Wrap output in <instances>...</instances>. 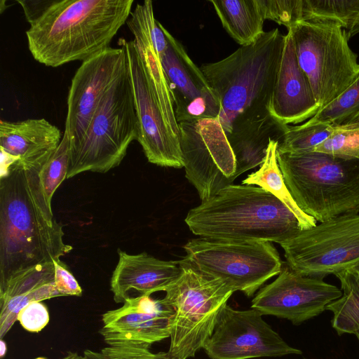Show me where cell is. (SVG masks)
Masks as SVG:
<instances>
[{"label":"cell","mask_w":359,"mask_h":359,"mask_svg":"<svg viewBox=\"0 0 359 359\" xmlns=\"http://www.w3.org/2000/svg\"><path fill=\"white\" fill-rule=\"evenodd\" d=\"M63 133L43 118L0 121L1 150L25 169H41L58 147Z\"/></svg>","instance_id":"ffe728a7"},{"label":"cell","mask_w":359,"mask_h":359,"mask_svg":"<svg viewBox=\"0 0 359 359\" xmlns=\"http://www.w3.org/2000/svg\"><path fill=\"white\" fill-rule=\"evenodd\" d=\"M287 125L277 120L269 111L236 121L227 136L236 160L235 177L261 165L270 140L282 141Z\"/></svg>","instance_id":"7402d4cb"},{"label":"cell","mask_w":359,"mask_h":359,"mask_svg":"<svg viewBox=\"0 0 359 359\" xmlns=\"http://www.w3.org/2000/svg\"><path fill=\"white\" fill-rule=\"evenodd\" d=\"M86 359H172L167 352L154 353L149 348L137 346H107L99 351L86 349Z\"/></svg>","instance_id":"d6a6232c"},{"label":"cell","mask_w":359,"mask_h":359,"mask_svg":"<svg viewBox=\"0 0 359 359\" xmlns=\"http://www.w3.org/2000/svg\"><path fill=\"white\" fill-rule=\"evenodd\" d=\"M182 259L199 272L222 280L233 292L251 297L283 269L279 253L271 242L219 240L189 241Z\"/></svg>","instance_id":"9c48e42d"},{"label":"cell","mask_w":359,"mask_h":359,"mask_svg":"<svg viewBox=\"0 0 359 359\" xmlns=\"http://www.w3.org/2000/svg\"><path fill=\"white\" fill-rule=\"evenodd\" d=\"M126 23L134 36L133 41L140 57L147 80L165 122L172 135L180 140L179 126L161 57L149 33L140 23L130 16Z\"/></svg>","instance_id":"603a6c76"},{"label":"cell","mask_w":359,"mask_h":359,"mask_svg":"<svg viewBox=\"0 0 359 359\" xmlns=\"http://www.w3.org/2000/svg\"><path fill=\"white\" fill-rule=\"evenodd\" d=\"M51 0L45 1H18L24 11L27 21L29 25L36 20L48 7Z\"/></svg>","instance_id":"d590c367"},{"label":"cell","mask_w":359,"mask_h":359,"mask_svg":"<svg viewBox=\"0 0 359 359\" xmlns=\"http://www.w3.org/2000/svg\"><path fill=\"white\" fill-rule=\"evenodd\" d=\"M336 130V127L326 123L312 125L305 123L296 126L287 125L277 151L300 154L313 151Z\"/></svg>","instance_id":"83f0119b"},{"label":"cell","mask_w":359,"mask_h":359,"mask_svg":"<svg viewBox=\"0 0 359 359\" xmlns=\"http://www.w3.org/2000/svg\"><path fill=\"white\" fill-rule=\"evenodd\" d=\"M313 151L359 160V127H336L333 134L316 147Z\"/></svg>","instance_id":"1f68e13d"},{"label":"cell","mask_w":359,"mask_h":359,"mask_svg":"<svg viewBox=\"0 0 359 359\" xmlns=\"http://www.w3.org/2000/svg\"><path fill=\"white\" fill-rule=\"evenodd\" d=\"M335 276L342 295L327 306L333 313L332 327L339 335L355 334L359 330V275L347 269Z\"/></svg>","instance_id":"484cf974"},{"label":"cell","mask_w":359,"mask_h":359,"mask_svg":"<svg viewBox=\"0 0 359 359\" xmlns=\"http://www.w3.org/2000/svg\"><path fill=\"white\" fill-rule=\"evenodd\" d=\"M168 46L161 61L172 98L177 123L217 118L221 104L217 93L182 43L164 27Z\"/></svg>","instance_id":"9a60e30c"},{"label":"cell","mask_w":359,"mask_h":359,"mask_svg":"<svg viewBox=\"0 0 359 359\" xmlns=\"http://www.w3.org/2000/svg\"><path fill=\"white\" fill-rule=\"evenodd\" d=\"M34 359H48V358H45V357H37ZM60 359H86V358H84L83 355H81L76 352L69 351L67 353V355L65 356H64L63 358H62Z\"/></svg>","instance_id":"74e56055"},{"label":"cell","mask_w":359,"mask_h":359,"mask_svg":"<svg viewBox=\"0 0 359 359\" xmlns=\"http://www.w3.org/2000/svg\"><path fill=\"white\" fill-rule=\"evenodd\" d=\"M289 29L298 63L321 109L355 79L359 71L357 55L349 47L345 30L335 21L311 19Z\"/></svg>","instance_id":"ba28073f"},{"label":"cell","mask_w":359,"mask_h":359,"mask_svg":"<svg viewBox=\"0 0 359 359\" xmlns=\"http://www.w3.org/2000/svg\"><path fill=\"white\" fill-rule=\"evenodd\" d=\"M349 270L353 271L354 273H357L358 275H359V264L350 269Z\"/></svg>","instance_id":"ab89813d"},{"label":"cell","mask_w":359,"mask_h":359,"mask_svg":"<svg viewBox=\"0 0 359 359\" xmlns=\"http://www.w3.org/2000/svg\"><path fill=\"white\" fill-rule=\"evenodd\" d=\"M320 109L298 63L292 33L288 29L269 111L280 122L288 125L311 118Z\"/></svg>","instance_id":"ac0fdd59"},{"label":"cell","mask_w":359,"mask_h":359,"mask_svg":"<svg viewBox=\"0 0 359 359\" xmlns=\"http://www.w3.org/2000/svg\"><path fill=\"white\" fill-rule=\"evenodd\" d=\"M354 334L357 337V338L359 340V330H358Z\"/></svg>","instance_id":"60d3db41"},{"label":"cell","mask_w":359,"mask_h":359,"mask_svg":"<svg viewBox=\"0 0 359 359\" xmlns=\"http://www.w3.org/2000/svg\"><path fill=\"white\" fill-rule=\"evenodd\" d=\"M133 0H51L25 34L35 60L57 67L109 48L131 13Z\"/></svg>","instance_id":"7a4b0ae2"},{"label":"cell","mask_w":359,"mask_h":359,"mask_svg":"<svg viewBox=\"0 0 359 359\" xmlns=\"http://www.w3.org/2000/svg\"><path fill=\"white\" fill-rule=\"evenodd\" d=\"M69 156V138L63 132L58 147L39 171L40 189L46 204L51 209L52 197L60 184L67 178Z\"/></svg>","instance_id":"f546056e"},{"label":"cell","mask_w":359,"mask_h":359,"mask_svg":"<svg viewBox=\"0 0 359 359\" xmlns=\"http://www.w3.org/2000/svg\"><path fill=\"white\" fill-rule=\"evenodd\" d=\"M0 356L1 358H3L5 356L7 351L6 344L3 340V339H1L0 340Z\"/></svg>","instance_id":"f35d334b"},{"label":"cell","mask_w":359,"mask_h":359,"mask_svg":"<svg viewBox=\"0 0 359 359\" xmlns=\"http://www.w3.org/2000/svg\"><path fill=\"white\" fill-rule=\"evenodd\" d=\"M55 266V285L60 294L62 296H81L82 289L79 283L67 270L61 261L53 260Z\"/></svg>","instance_id":"e575fe53"},{"label":"cell","mask_w":359,"mask_h":359,"mask_svg":"<svg viewBox=\"0 0 359 359\" xmlns=\"http://www.w3.org/2000/svg\"><path fill=\"white\" fill-rule=\"evenodd\" d=\"M185 175L205 201L235 180L236 160L217 118L178 123Z\"/></svg>","instance_id":"8fae6325"},{"label":"cell","mask_w":359,"mask_h":359,"mask_svg":"<svg viewBox=\"0 0 359 359\" xmlns=\"http://www.w3.org/2000/svg\"><path fill=\"white\" fill-rule=\"evenodd\" d=\"M179 263L181 272L161 299L174 311L167 353L172 359H188L203 348L234 292L222 280L199 272L183 260Z\"/></svg>","instance_id":"52a82bcc"},{"label":"cell","mask_w":359,"mask_h":359,"mask_svg":"<svg viewBox=\"0 0 359 359\" xmlns=\"http://www.w3.org/2000/svg\"><path fill=\"white\" fill-rule=\"evenodd\" d=\"M265 20L287 29L304 21L303 0H259Z\"/></svg>","instance_id":"4dcf8cb0"},{"label":"cell","mask_w":359,"mask_h":359,"mask_svg":"<svg viewBox=\"0 0 359 359\" xmlns=\"http://www.w3.org/2000/svg\"><path fill=\"white\" fill-rule=\"evenodd\" d=\"M119 44L83 61L72 79L64 131L70 149L81 140L102 98L128 65L126 49Z\"/></svg>","instance_id":"4fadbf2b"},{"label":"cell","mask_w":359,"mask_h":359,"mask_svg":"<svg viewBox=\"0 0 359 359\" xmlns=\"http://www.w3.org/2000/svg\"><path fill=\"white\" fill-rule=\"evenodd\" d=\"M359 112V71L352 83L331 103L324 107L305 123H326L341 126Z\"/></svg>","instance_id":"f1b7e54d"},{"label":"cell","mask_w":359,"mask_h":359,"mask_svg":"<svg viewBox=\"0 0 359 359\" xmlns=\"http://www.w3.org/2000/svg\"><path fill=\"white\" fill-rule=\"evenodd\" d=\"M304 21L330 20L338 22L349 39L359 33V0H303Z\"/></svg>","instance_id":"4316f807"},{"label":"cell","mask_w":359,"mask_h":359,"mask_svg":"<svg viewBox=\"0 0 359 359\" xmlns=\"http://www.w3.org/2000/svg\"><path fill=\"white\" fill-rule=\"evenodd\" d=\"M203 350L210 359H250L302 354L287 344L251 309L236 310L226 304L221 309L214 330Z\"/></svg>","instance_id":"7c38bea8"},{"label":"cell","mask_w":359,"mask_h":359,"mask_svg":"<svg viewBox=\"0 0 359 359\" xmlns=\"http://www.w3.org/2000/svg\"><path fill=\"white\" fill-rule=\"evenodd\" d=\"M287 265L323 278L359 264V212L339 216L281 243Z\"/></svg>","instance_id":"30bf717a"},{"label":"cell","mask_w":359,"mask_h":359,"mask_svg":"<svg viewBox=\"0 0 359 359\" xmlns=\"http://www.w3.org/2000/svg\"><path fill=\"white\" fill-rule=\"evenodd\" d=\"M126 49L138 119L137 141L149 162L181 168L184 161L180 142L169 130L147 80L133 41L121 39Z\"/></svg>","instance_id":"2e32d148"},{"label":"cell","mask_w":359,"mask_h":359,"mask_svg":"<svg viewBox=\"0 0 359 359\" xmlns=\"http://www.w3.org/2000/svg\"><path fill=\"white\" fill-rule=\"evenodd\" d=\"M60 297L55 285L53 262L37 264L17 273L0 287V337L3 339L20 311L32 302Z\"/></svg>","instance_id":"44dd1931"},{"label":"cell","mask_w":359,"mask_h":359,"mask_svg":"<svg viewBox=\"0 0 359 359\" xmlns=\"http://www.w3.org/2000/svg\"><path fill=\"white\" fill-rule=\"evenodd\" d=\"M17 320L27 331L39 332L50 320L49 312L41 302H32L20 311Z\"/></svg>","instance_id":"836d02e7"},{"label":"cell","mask_w":359,"mask_h":359,"mask_svg":"<svg viewBox=\"0 0 359 359\" xmlns=\"http://www.w3.org/2000/svg\"><path fill=\"white\" fill-rule=\"evenodd\" d=\"M341 295V289L323 278L301 275L287 265L272 283L257 292L251 307L299 325L321 314Z\"/></svg>","instance_id":"5bb4252c"},{"label":"cell","mask_w":359,"mask_h":359,"mask_svg":"<svg viewBox=\"0 0 359 359\" xmlns=\"http://www.w3.org/2000/svg\"><path fill=\"white\" fill-rule=\"evenodd\" d=\"M118 252V264L110 281L116 303H123L133 291L138 296L165 292L181 272L179 262L161 260L146 252L130 255L120 249Z\"/></svg>","instance_id":"d6986e66"},{"label":"cell","mask_w":359,"mask_h":359,"mask_svg":"<svg viewBox=\"0 0 359 359\" xmlns=\"http://www.w3.org/2000/svg\"><path fill=\"white\" fill-rule=\"evenodd\" d=\"M277 159L296 203L317 222L359 212V160L318 151Z\"/></svg>","instance_id":"5b68a950"},{"label":"cell","mask_w":359,"mask_h":359,"mask_svg":"<svg viewBox=\"0 0 359 359\" xmlns=\"http://www.w3.org/2000/svg\"><path fill=\"white\" fill-rule=\"evenodd\" d=\"M278 142L270 140L265 158L259 168L248 175L242 184L257 185L280 200L296 216L302 230L315 226L317 221L297 205L284 181L277 159Z\"/></svg>","instance_id":"d4e9b609"},{"label":"cell","mask_w":359,"mask_h":359,"mask_svg":"<svg viewBox=\"0 0 359 359\" xmlns=\"http://www.w3.org/2000/svg\"><path fill=\"white\" fill-rule=\"evenodd\" d=\"M173 309L162 299L140 295L102 316L99 332L108 346L148 348L170 337Z\"/></svg>","instance_id":"e0dca14e"},{"label":"cell","mask_w":359,"mask_h":359,"mask_svg":"<svg viewBox=\"0 0 359 359\" xmlns=\"http://www.w3.org/2000/svg\"><path fill=\"white\" fill-rule=\"evenodd\" d=\"M339 127L345 128L359 127V112L349 121Z\"/></svg>","instance_id":"8d00e7d4"},{"label":"cell","mask_w":359,"mask_h":359,"mask_svg":"<svg viewBox=\"0 0 359 359\" xmlns=\"http://www.w3.org/2000/svg\"><path fill=\"white\" fill-rule=\"evenodd\" d=\"M222 25L241 46L255 42L264 33L265 20L259 0H211Z\"/></svg>","instance_id":"cb8c5ba5"},{"label":"cell","mask_w":359,"mask_h":359,"mask_svg":"<svg viewBox=\"0 0 359 359\" xmlns=\"http://www.w3.org/2000/svg\"><path fill=\"white\" fill-rule=\"evenodd\" d=\"M285 37L277 28L264 32L253 43L200 67L219 96L218 118L226 135L236 121L269 111Z\"/></svg>","instance_id":"277c9868"},{"label":"cell","mask_w":359,"mask_h":359,"mask_svg":"<svg viewBox=\"0 0 359 359\" xmlns=\"http://www.w3.org/2000/svg\"><path fill=\"white\" fill-rule=\"evenodd\" d=\"M138 137V119L129 63L102 98L87 131L70 149L67 178L118 166Z\"/></svg>","instance_id":"8992f818"},{"label":"cell","mask_w":359,"mask_h":359,"mask_svg":"<svg viewBox=\"0 0 359 359\" xmlns=\"http://www.w3.org/2000/svg\"><path fill=\"white\" fill-rule=\"evenodd\" d=\"M40 169L17 161L0 177V287L18 273L69 252L40 189Z\"/></svg>","instance_id":"6da1fadb"},{"label":"cell","mask_w":359,"mask_h":359,"mask_svg":"<svg viewBox=\"0 0 359 359\" xmlns=\"http://www.w3.org/2000/svg\"><path fill=\"white\" fill-rule=\"evenodd\" d=\"M201 238L281 243L302 229L280 200L261 187L229 184L191 209L184 219Z\"/></svg>","instance_id":"3957f363"}]
</instances>
